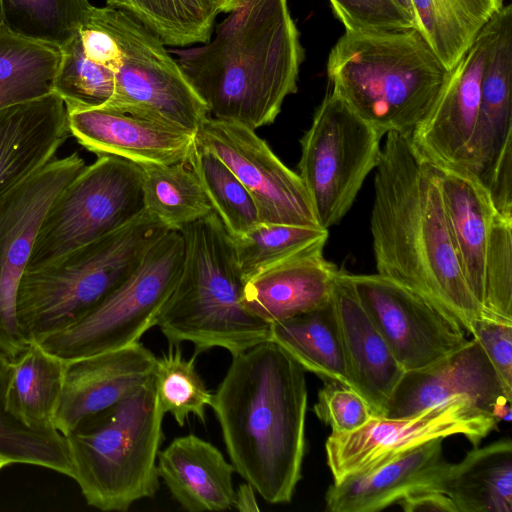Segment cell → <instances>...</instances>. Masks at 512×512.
<instances>
[{
  "mask_svg": "<svg viewBox=\"0 0 512 512\" xmlns=\"http://www.w3.org/2000/svg\"><path fill=\"white\" fill-rule=\"evenodd\" d=\"M370 228L377 274L417 293L471 334L483 318L462 274L436 167L409 136L386 134Z\"/></svg>",
  "mask_w": 512,
  "mask_h": 512,
  "instance_id": "cell-1",
  "label": "cell"
},
{
  "mask_svg": "<svg viewBox=\"0 0 512 512\" xmlns=\"http://www.w3.org/2000/svg\"><path fill=\"white\" fill-rule=\"evenodd\" d=\"M305 370L273 341L232 355L211 407L235 471L266 502L288 503L302 477Z\"/></svg>",
  "mask_w": 512,
  "mask_h": 512,
  "instance_id": "cell-2",
  "label": "cell"
},
{
  "mask_svg": "<svg viewBox=\"0 0 512 512\" xmlns=\"http://www.w3.org/2000/svg\"><path fill=\"white\" fill-rule=\"evenodd\" d=\"M175 54L210 117L253 130L297 92L304 59L288 0H237L212 40Z\"/></svg>",
  "mask_w": 512,
  "mask_h": 512,
  "instance_id": "cell-3",
  "label": "cell"
},
{
  "mask_svg": "<svg viewBox=\"0 0 512 512\" xmlns=\"http://www.w3.org/2000/svg\"><path fill=\"white\" fill-rule=\"evenodd\" d=\"M449 73L416 28L346 31L327 61L330 90L383 135L410 136L436 103Z\"/></svg>",
  "mask_w": 512,
  "mask_h": 512,
  "instance_id": "cell-4",
  "label": "cell"
},
{
  "mask_svg": "<svg viewBox=\"0 0 512 512\" xmlns=\"http://www.w3.org/2000/svg\"><path fill=\"white\" fill-rule=\"evenodd\" d=\"M179 232L182 266L155 324L169 345L188 341L197 355L216 347L235 355L269 341L270 324L243 305L244 278L218 215L212 211Z\"/></svg>",
  "mask_w": 512,
  "mask_h": 512,
  "instance_id": "cell-5",
  "label": "cell"
},
{
  "mask_svg": "<svg viewBox=\"0 0 512 512\" xmlns=\"http://www.w3.org/2000/svg\"><path fill=\"white\" fill-rule=\"evenodd\" d=\"M167 231L144 210L112 233L25 270L16 315L26 342L40 343L82 320L138 268Z\"/></svg>",
  "mask_w": 512,
  "mask_h": 512,
  "instance_id": "cell-6",
  "label": "cell"
},
{
  "mask_svg": "<svg viewBox=\"0 0 512 512\" xmlns=\"http://www.w3.org/2000/svg\"><path fill=\"white\" fill-rule=\"evenodd\" d=\"M164 415L151 377L65 435L72 479L89 506L127 511L135 502L155 496Z\"/></svg>",
  "mask_w": 512,
  "mask_h": 512,
  "instance_id": "cell-7",
  "label": "cell"
},
{
  "mask_svg": "<svg viewBox=\"0 0 512 512\" xmlns=\"http://www.w3.org/2000/svg\"><path fill=\"white\" fill-rule=\"evenodd\" d=\"M89 16L116 48L114 93L104 107L196 132L210 116L208 107L165 45L119 9L92 6Z\"/></svg>",
  "mask_w": 512,
  "mask_h": 512,
  "instance_id": "cell-8",
  "label": "cell"
},
{
  "mask_svg": "<svg viewBox=\"0 0 512 512\" xmlns=\"http://www.w3.org/2000/svg\"><path fill=\"white\" fill-rule=\"evenodd\" d=\"M183 256L181 233L167 231L149 249L138 268L87 316L39 344L70 361L139 342L155 326L177 281Z\"/></svg>",
  "mask_w": 512,
  "mask_h": 512,
  "instance_id": "cell-9",
  "label": "cell"
},
{
  "mask_svg": "<svg viewBox=\"0 0 512 512\" xmlns=\"http://www.w3.org/2000/svg\"><path fill=\"white\" fill-rule=\"evenodd\" d=\"M144 210L141 167L121 157L99 155L51 204L26 270L112 233Z\"/></svg>",
  "mask_w": 512,
  "mask_h": 512,
  "instance_id": "cell-10",
  "label": "cell"
},
{
  "mask_svg": "<svg viewBox=\"0 0 512 512\" xmlns=\"http://www.w3.org/2000/svg\"><path fill=\"white\" fill-rule=\"evenodd\" d=\"M384 135L329 90L300 140L298 174L323 229L340 222L380 160Z\"/></svg>",
  "mask_w": 512,
  "mask_h": 512,
  "instance_id": "cell-11",
  "label": "cell"
},
{
  "mask_svg": "<svg viewBox=\"0 0 512 512\" xmlns=\"http://www.w3.org/2000/svg\"><path fill=\"white\" fill-rule=\"evenodd\" d=\"M436 170L466 285L483 318L512 324V219L472 176Z\"/></svg>",
  "mask_w": 512,
  "mask_h": 512,
  "instance_id": "cell-12",
  "label": "cell"
},
{
  "mask_svg": "<svg viewBox=\"0 0 512 512\" xmlns=\"http://www.w3.org/2000/svg\"><path fill=\"white\" fill-rule=\"evenodd\" d=\"M498 423L471 400L458 397L406 417L373 416L353 432H331L326 461L337 483L436 438L462 435L477 447Z\"/></svg>",
  "mask_w": 512,
  "mask_h": 512,
  "instance_id": "cell-13",
  "label": "cell"
},
{
  "mask_svg": "<svg viewBox=\"0 0 512 512\" xmlns=\"http://www.w3.org/2000/svg\"><path fill=\"white\" fill-rule=\"evenodd\" d=\"M85 166L77 152L54 158L0 199V351L10 360L29 344L18 324L16 297L40 226L53 201Z\"/></svg>",
  "mask_w": 512,
  "mask_h": 512,
  "instance_id": "cell-14",
  "label": "cell"
},
{
  "mask_svg": "<svg viewBox=\"0 0 512 512\" xmlns=\"http://www.w3.org/2000/svg\"><path fill=\"white\" fill-rule=\"evenodd\" d=\"M355 293L405 372L427 368L464 347L463 328L432 303L379 274H352Z\"/></svg>",
  "mask_w": 512,
  "mask_h": 512,
  "instance_id": "cell-15",
  "label": "cell"
},
{
  "mask_svg": "<svg viewBox=\"0 0 512 512\" xmlns=\"http://www.w3.org/2000/svg\"><path fill=\"white\" fill-rule=\"evenodd\" d=\"M196 142L241 181L255 202L260 223L320 227L299 174L255 130L209 116L197 129Z\"/></svg>",
  "mask_w": 512,
  "mask_h": 512,
  "instance_id": "cell-16",
  "label": "cell"
},
{
  "mask_svg": "<svg viewBox=\"0 0 512 512\" xmlns=\"http://www.w3.org/2000/svg\"><path fill=\"white\" fill-rule=\"evenodd\" d=\"M486 43L484 26L450 70L428 115L409 136L421 157L439 169L471 175Z\"/></svg>",
  "mask_w": 512,
  "mask_h": 512,
  "instance_id": "cell-17",
  "label": "cell"
},
{
  "mask_svg": "<svg viewBox=\"0 0 512 512\" xmlns=\"http://www.w3.org/2000/svg\"><path fill=\"white\" fill-rule=\"evenodd\" d=\"M67 111L70 134L98 156L168 165L189 159L196 146V132L149 118L105 107Z\"/></svg>",
  "mask_w": 512,
  "mask_h": 512,
  "instance_id": "cell-18",
  "label": "cell"
},
{
  "mask_svg": "<svg viewBox=\"0 0 512 512\" xmlns=\"http://www.w3.org/2000/svg\"><path fill=\"white\" fill-rule=\"evenodd\" d=\"M155 363L140 342L66 361L56 429L65 436L82 419L128 396L152 377Z\"/></svg>",
  "mask_w": 512,
  "mask_h": 512,
  "instance_id": "cell-19",
  "label": "cell"
},
{
  "mask_svg": "<svg viewBox=\"0 0 512 512\" xmlns=\"http://www.w3.org/2000/svg\"><path fill=\"white\" fill-rule=\"evenodd\" d=\"M331 302L340 332L348 385L368 403L375 417H385L405 371L359 301L348 272L338 269Z\"/></svg>",
  "mask_w": 512,
  "mask_h": 512,
  "instance_id": "cell-20",
  "label": "cell"
},
{
  "mask_svg": "<svg viewBox=\"0 0 512 512\" xmlns=\"http://www.w3.org/2000/svg\"><path fill=\"white\" fill-rule=\"evenodd\" d=\"M458 397L471 400L490 414L498 402L508 400L484 351L473 338L441 361L405 372L385 417H406Z\"/></svg>",
  "mask_w": 512,
  "mask_h": 512,
  "instance_id": "cell-21",
  "label": "cell"
},
{
  "mask_svg": "<svg viewBox=\"0 0 512 512\" xmlns=\"http://www.w3.org/2000/svg\"><path fill=\"white\" fill-rule=\"evenodd\" d=\"M69 135L68 111L55 92L0 109V199L53 160Z\"/></svg>",
  "mask_w": 512,
  "mask_h": 512,
  "instance_id": "cell-22",
  "label": "cell"
},
{
  "mask_svg": "<svg viewBox=\"0 0 512 512\" xmlns=\"http://www.w3.org/2000/svg\"><path fill=\"white\" fill-rule=\"evenodd\" d=\"M323 248L305 250L246 279L244 307L272 324L327 304L338 269L324 258Z\"/></svg>",
  "mask_w": 512,
  "mask_h": 512,
  "instance_id": "cell-23",
  "label": "cell"
},
{
  "mask_svg": "<svg viewBox=\"0 0 512 512\" xmlns=\"http://www.w3.org/2000/svg\"><path fill=\"white\" fill-rule=\"evenodd\" d=\"M448 462L443 457V439L421 444L367 471L333 482L326 495L331 512H376L412 491L434 489Z\"/></svg>",
  "mask_w": 512,
  "mask_h": 512,
  "instance_id": "cell-24",
  "label": "cell"
},
{
  "mask_svg": "<svg viewBox=\"0 0 512 512\" xmlns=\"http://www.w3.org/2000/svg\"><path fill=\"white\" fill-rule=\"evenodd\" d=\"M156 465L159 478L184 510L233 508L235 469L210 442L194 434L176 437L159 451Z\"/></svg>",
  "mask_w": 512,
  "mask_h": 512,
  "instance_id": "cell-25",
  "label": "cell"
},
{
  "mask_svg": "<svg viewBox=\"0 0 512 512\" xmlns=\"http://www.w3.org/2000/svg\"><path fill=\"white\" fill-rule=\"evenodd\" d=\"M434 490L449 496L457 512H511V440L473 447L459 463H448Z\"/></svg>",
  "mask_w": 512,
  "mask_h": 512,
  "instance_id": "cell-26",
  "label": "cell"
},
{
  "mask_svg": "<svg viewBox=\"0 0 512 512\" xmlns=\"http://www.w3.org/2000/svg\"><path fill=\"white\" fill-rule=\"evenodd\" d=\"M270 340L323 382L348 385L346 362L331 300L316 309L270 324Z\"/></svg>",
  "mask_w": 512,
  "mask_h": 512,
  "instance_id": "cell-27",
  "label": "cell"
},
{
  "mask_svg": "<svg viewBox=\"0 0 512 512\" xmlns=\"http://www.w3.org/2000/svg\"><path fill=\"white\" fill-rule=\"evenodd\" d=\"M417 30L451 70L504 0H410Z\"/></svg>",
  "mask_w": 512,
  "mask_h": 512,
  "instance_id": "cell-28",
  "label": "cell"
},
{
  "mask_svg": "<svg viewBox=\"0 0 512 512\" xmlns=\"http://www.w3.org/2000/svg\"><path fill=\"white\" fill-rule=\"evenodd\" d=\"M10 401L19 418L37 430H57L66 361L30 342L11 360Z\"/></svg>",
  "mask_w": 512,
  "mask_h": 512,
  "instance_id": "cell-29",
  "label": "cell"
},
{
  "mask_svg": "<svg viewBox=\"0 0 512 512\" xmlns=\"http://www.w3.org/2000/svg\"><path fill=\"white\" fill-rule=\"evenodd\" d=\"M60 47L13 34L0 24V109L53 92Z\"/></svg>",
  "mask_w": 512,
  "mask_h": 512,
  "instance_id": "cell-30",
  "label": "cell"
},
{
  "mask_svg": "<svg viewBox=\"0 0 512 512\" xmlns=\"http://www.w3.org/2000/svg\"><path fill=\"white\" fill-rule=\"evenodd\" d=\"M140 167L144 209L168 230L179 231L213 211L189 159Z\"/></svg>",
  "mask_w": 512,
  "mask_h": 512,
  "instance_id": "cell-31",
  "label": "cell"
},
{
  "mask_svg": "<svg viewBox=\"0 0 512 512\" xmlns=\"http://www.w3.org/2000/svg\"><path fill=\"white\" fill-rule=\"evenodd\" d=\"M11 372V360L0 351V453L13 463L47 468L72 478L65 436L58 430L31 428L14 411L10 401Z\"/></svg>",
  "mask_w": 512,
  "mask_h": 512,
  "instance_id": "cell-32",
  "label": "cell"
},
{
  "mask_svg": "<svg viewBox=\"0 0 512 512\" xmlns=\"http://www.w3.org/2000/svg\"><path fill=\"white\" fill-rule=\"evenodd\" d=\"M154 34L164 45L186 47L211 39L218 13L207 0H106Z\"/></svg>",
  "mask_w": 512,
  "mask_h": 512,
  "instance_id": "cell-33",
  "label": "cell"
},
{
  "mask_svg": "<svg viewBox=\"0 0 512 512\" xmlns=\"http://www.w3.org/2000/svg\"><path fill=\"white\" fill-rule=\"evenodd\" d=\"M88 0H0V24L18 36L62 47L84 25Z\"/></svg>",
  "mask_w": 512,
  "mask_h": 512,
  "instance_id": "cell-34",
  "label": "cell"
},
{
  "mask_svg": "<svg viewBox=\"0 0 512 512\" xmlns=\"http://www.w3.org/2000/svg\"><path fill=\"white\" fill-rule=\"evenodd\" d=\"M197 354L185 358L180 345H169L156 358L152 374L155 392L162 411L170 413L179 426L190 415L206 422V408L211 407L213 393L207 389L195 366Z\"/></svg>",
  "mask_w": 512,
  "mask_h": 512,
  "instance_id": "cell-35",
  "label": "cell"
},
{
  "mask_svg": "<svg viewBox=\"0 0 512 512\" xmlns=\"http://www.w3.org/2000/svg\"><path fill=\"white\" fill-rule=\"evenodd\" d=\"M189 160L213 211L232 237L244 235L260 224L250 193L215 154L196 142Z\"/></svg>",
  "mask_w": 512,
  "mask_h": 512,
  "instance_id": "cell-36",
  "label": "cell"
},
{
  "mask_svg": "<svg viewBox=\"0 0 512 512\" xmlns=\"http://www.w3.org/2000/svg\"><path fill=\"white\" fill-rule=\"evenodd\" d=\"M327 229L260 223L244 235L232 237L244 281L291 256L324 246Z\"/></svg>",
  "mask_w": 512,
  "mask_h": 512,
  "instance_id": "cell-37",
  "label": "cell"
},
{
  "mask_svg": "<svg viewBox=\"0 0 512 512\" xmlns=\"http://www.w3.org/2000/svg\"><path fill=\"white\" fill-rule=\"evenodd\" d=\"M60 49L53 92L63 99L67 110L104 107L114 93L113 71L85 55L79 31Z\"/></svg>",
  "mask_w": 512,
  "mask_h": 512,
  "instance_id": "cell-38",
  "label": "cell"
},
{
  "mask_svg": "<svg viewBox=\"0 0 512 512\" xmlns=\"http://www.w3.org/2000/svg\"><path fill=\"white\" fill-rule=\"evenodd\" d=\"M346 31L371 32L416 28L414 17L396 0H329Z\"/></svg>",
  "mask_w": 512,
  "mask_h": 512,
  "instance_id": "cell-39",
  "label": "cell"
},
{
  "mask_svg": "<svg viewBox=\"0 0 512 512\" xmlns=\"http://www.w3.org/2000/svg\"><path fill=\"white\" fill-rule=\"evenodd\" d=\"M313 411L333 433L353 432L373 417L366 400L352 387L338 381L324 382Z\"/></svg>",
  "mask_w": 512,
  "mask_h": 512,
  "instance_id": "cell-40",
  "label": "cell"
},
{
  "mask_svg": "<svg viewBox=\"0 0 512 512\" xmlns=\"http://www.w3.org/2000/svg\"><path fill=\"white\" fill-rule=\"evenodd\" d=\"M470 335L481 346L496 374L503 395L511 402L512 324L480 318L474 323Z\"/></svg>",
  "mask_w": 512,
  "mask_h": 512,
  "instance_id": "cell-41",
  "label": "cell"
},
{
  "mask_svg": "<svg viewBox=\"0 0 512 512\" xmlns=\"http://www.w3.org/2000/svg\"><path fill=\"white\" fill-rule=\"evenodd\" d=\"M397 504L406 512H457L446 494L434 489H418L400 499Z\"/></svg>",
  "mask_w": 512,
  "mask_h": 512,
  "instance_id": "cell-42",
  "label": "cell"
},
{
  "mask_svg": "<svg viewBox=\"0 0 512 512\" xmlns=\"http://www.w3.org/2000/svg\"><path fill=\"white\" fill-rule=\"evenodd\" d=\"M256 491L248 483H242L235 489L233 507L242 512L259 511L258 502L255 496Z\"/></svg>",
  "mask_w": 512,
  "mask_h": 512,
  "instance_id": "cell-43",
  "label": "cell"
},
{
  "mask_svg": "<svg viewBox=\"0 0 512 512\" xmlns=\"http://www.w3.org/2000/svg\"><path fill=\"white\" fill-rule=\"evenodd\" d=\"M214 10L219 13H228L232 10L237 0H207Z\"/></svg>",
  "mask_w": 512,
  "mask_h": 512,
  "instance_id": "cell-44",
  "label": "cell"
},
{
  "mask_svg": "<svg viewBox=\"0 0 512 512\" xmlns=\"http://www.w3.org/2000/svg\"><path fill=\"white\" fill-rule=\"evenodd\" d=\"M408 13H410L413 17V10L410 0H396Z\"/></svg>",
  "mask_w": 512,
  "mask_h": 512,
  "instance_id": "cell-45",
  "label": "cell"
},
{
  "mask_svg": "<svg viewBox=\"0 0 512 512\" xmlns=\"http://www.w3.org/2000/svg\"><path fill=\"white\" fill-rule=\"evenodd\" d=\"M11 464H14L13 461L10 458H8L7 456L0 453V470L6 466L11 465Z\"/></svg>",
  "mask_w": 512,
  "mask_h": 512,
  "instance_id": "cell-46",
  "label": "cell"
}]
</instances>
